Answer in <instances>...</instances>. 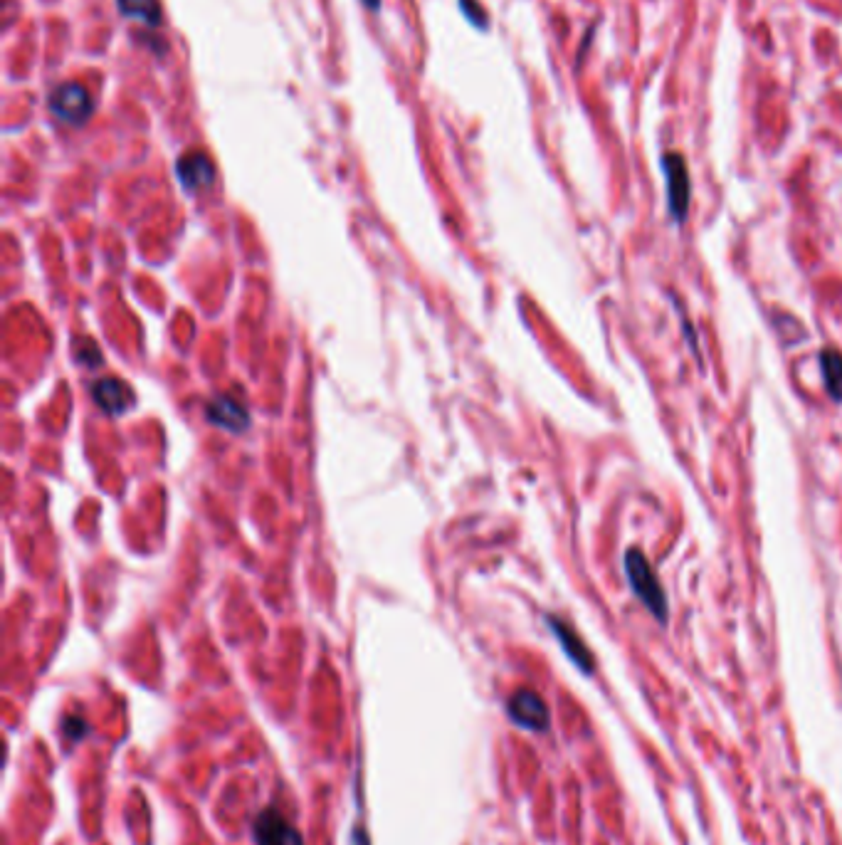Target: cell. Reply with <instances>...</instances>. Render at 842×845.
<instances>
[{
	"label": "cell",
	"instance_id": "3",
	"mask_svg": "<svg viewBox=\"0 0 842 845\" xmlns=\"http://www.w3.org/2000/svg\"><path fill=\"white\" fill-rule=\"evenodd\" d=\"M50 112L55 114L62 124L80 127V124H84L89 117H92L94 99H92V94H89L82 85H77V82H65V85L52 89Z\"/></svg>",
	"mask_w": 842,
	"mask_h": 845
},
{
	"label": "cell",
	"instance_id": "11",
	"mask_svg": "<svg viewBox=\"0 0 842 845\" xmlns=\"http://www.w3.org/2000/svg\"><path fill=\"white\" fill-rule=\"evenodd\" d=\"M119 10L134 23L146 25V28H159L163 13L159 0H117Z\"/></svg>",
	"mask_w": 842,
	"mask_h": 845
},
{
	"label": "cell",
	"instance_id": "12",
	"mask_svg": "<svg viewBox=\"0 0 842 845\" xmlns=\"http://www.w3.org/2000/svg\"><path fill=\"white\" fill-rule=\"evenodd\" d=\"M62 729H65L67 737L80 739L82 734L87 732V724H84V719H80V717H67L65 724H62Z\"/></svg>",
	"mask_w": 842,
	"mask_h": 845
},
{
	"label": "cell",
	"instance_id": "4",
	"mask_svg": "<svg viewBox=\"0 0 842 845\" xmlns=\"http://www.w3.org/2000/svg\"><path fill=\"white\" fill-rule=\"evenodd\" d=\"M509 717L519 724V727L531 729V732H544L549 729V707L536 695L534 690H519L509 697Z\"/></svg>",
	"mask_w": 842,
	"mask_h": 845
},
{
	"label": "cell",
	"instance_id": "1",
	"mask_svg": "<svg viewBox=\"0 0 842 845\" xmlns=\"http://www.w3.org/2000/svg\"><path fill=\"white\" fill-rule=\"evenodd\" d=\"M623 566L630 589L638 596V601L652 613V618H655L657 623L665 626L667 618H670V603H667V593L662 589L660 579H657V571L652 569V564L647 561L645 551L635 547L625 551Z\"/></svg>",
	"mask_w": 842,
	"mask_h": 845
},
{
	"label": "cell",
	"instance_id": "10",
	"mask_svg": "<svg viewBox=\"0 0 842 845\" xmlns=\"http://www.w3.org/2000/svg\"><path fill=\"white\" fill-rule=\"evenodd\" d=\"M820 374H823L828 396L835 403H842V351L833 349V346L820 351Z\"/></svg>",
	"mask_w": 842,
	"mask_h": 845
},
{
	"label": "cell",
	"instance_id": "13",
	"mask_svg": "<svg viewBox=\"0 0 842 845\" xmlns=\"http://www.w3.org/2000/svg\"><path fill=\"white\" fill-rule=\"evenodd\" d=\"M363 3H366L368 8H378V3H381V0H363Z\"/></svg>",
	"mask_w": 842,
	"mask_h": 845
},
{
	"label": "cell",
	"instance_id": "9",
	"mask_svg": "<svg viewBox=\"0 0 842 845\" xmlns=\"http://www.w3.org/2000/svg\"><path fill=\"white\" fill-rule=\"evenodd\" d=\"M208 418L210 423H215L218 428L230 430V433H240V430H245L247 423H250L247 408L233 396L213 398L208 406Z\"/></svg>",
	"mask_w": 842,
	"mask_h": 845
},
{
	"label": "cell",
	"instance_id": "7",
	"mask_svg": "<svg viewBox=\"0 0 842 845\" xmlns=\"http://www.w3.org/2000/svg\"><path fill=\"white\" fill-rule=\"evenodd\" d=\"M178 178L188 191H203V188L213 186L215 181V166L208 156L201 151H191V154L181 156L176 166Z\"/></svg>",
	"mask_w": 842,
	"mask_h": 845
},
{
	"label": "cell",
	"instance_id": "8",
	"mask_svg": "<svg viewBox=\"0 0 842 845\" xmlns=\"http://www.w3.org/2000/svg\"><path fill=\"white\" fill-rule=\"evenodd\" d=\"M92 396L97 406L104 413H109V416H119V413L129 411L131 403H134V391L124 381L117 379H102L94 383Z\"/></svg>",
	"mask_w": 842,
	"mask_h": 845
},
{
	"label": "cell",
	"instance_id": "2",
	"mask_svg": "<svg viewBox=\"0 0 842 845\" xmlns=\"http://www.w3.org/2000/svg\"><path fill=\"white\" fill-rule=\"evenodd\" d=\"M662 171L667 181V206L675 223L684 225L689 215V201H692V178H689L687 161L677 151L662 156Z\"/></svg>",
	"mask_w": 842,
	"mask_h": 845
},
{
	"label": "cell",
	"instance_id": "5",
	"mask_svg": "<svg viewBox=\"0 0 842 845\" xmlns=\"http://www.w3.org/2000/svg\"><path fill=\"white\" fill-rule=\"evenodd\" d=\"M257 845H304L297 828L275 808H267L255 821Z\"/></svg>",
	"mask_w": 842,
	"mask_h": 845
},
{
	"label": "cell",
	"instance_id": "6",
	"mask_svg": "<svg viewBox=\"0 0 842 845\" xmlns=\"http://www.w3.org/2000/svg\"><path fill=\"white\" fill-rule=\"evenodd\" d=\"M549 626H551V631H554L556 638H559L563 653L568 655V660H571V663L576 665L581 673L591 675L593 668H596V660H593V653L588 650V645L583 643L581 635L573 631L568 623H563L561 618H554V616L549 618Z\"/></svg>",
	"mask_w": 842,
	"mask_h": 845
}]
</instances>
